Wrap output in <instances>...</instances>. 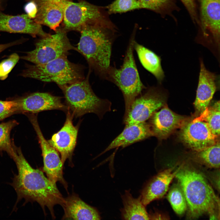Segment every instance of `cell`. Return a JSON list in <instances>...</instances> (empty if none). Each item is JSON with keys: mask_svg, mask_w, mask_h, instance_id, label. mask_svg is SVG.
I'll use <instances>...</instances> for the list:
<instances>
[{"mask_svg": "<svg viewBox=\"0 0 220 220\" xmlns=\"http://www.w3.org/2000/svg\"><path fill=\"white\" fill-rule=\"evenodd\" d=\"M10 156L15 162L18 171L12 184L18 198L37 202L44 212L47 207L54 219V207L61 205L64 199L56 183L50 181L41 170L32 168L19 148L14 146Z\"/></svg>", "mask_w": 220, "mask_h": 220, "instance_id": "cell-1", "label": "cell"}, {"mask_svg": "<svg viewBox=\"0 0 220 220\" xmlns=\"http://www.w3.org/2000/svg\"><path fill=\"white\" fill-rule=\"evenodd\" d=\"M175 178L185 197L188 218L207 214L211 219H219V199L203 174L184 163L178 167Z\"/></svg>", "mask_w": 220, "mask_h": 220, "instance_id": "cell-2", "label": "cell"}, {"mask_svg": "<svg viewBox=\"0 0 220 220\" xmlns=\"http://www.w3.org/2000/svg\"><path fill=\"white\" fill-rule=\"evenodd\" d=\"M79 32L77 51L101 78L107 80L115 38L112 28L109 23H97L85 26Z\"/></svg>", "mask_w": 220, "mask_h": 220, "instance_id": "cell-3", "label": "cell"}, {"mask_svg": "<svg viewBox=\"0 0 220 220\" xmlns=\"http://www.w3.org/2000/svg\"><path fill=\"white\" fill-rule=\"evenodd\" d=\"M64 95L66 105L73 117L94 113L100 118L110 110L111 103L98 97L86 79L71 84L59 86Z\"/></svg>", "mask_w": 220, "mask_h": 220, "instance_id": "cell-4", "label": "cell"}, {"mask_svg": "<svg viewBox=\"0 0 220 220\" xmlns=\"http://www.w3.org/2000/svg\"><path fill=\"white\" fill-rule=\"evenodd\" d=\"M134 36L130 40L122 65L119 68L111 66L107 80L115 84L121 91L127 113L135 98L146 89L141 82L134 56Z\"/></svg>", "mask_w": 220, "mask_h": 220, "instance_id": "cell-5", "label": "cell"}, {"mask_svg": "<svg viewBox=\"0 0 220 220\" xmlns=\"http://www.w3.org/2000/svg\"><path fill=\"white\" fill-rule=\"evenodd\" d=\"M23 75L44 82H54L59 86L71 84L84 78L83 68L70 62L67 57L32 66L24 72Z\"/></svg>", "mask_w": 220, "mask_h": 220, "instance_id": "cell-6", "label": "cell"}, {"mask_svg": "<svg viewBox=\"0 0 220 220\" xmlns=\"http://www.w3.org/2000/svg\"><path fill=\"white\" fill-rule=\"evenodd\" d=\"M63 29H57L55 34L42 37L35 44V48L21 57L36 65L44 64L61 57H67L69 51L77 48L72 46Z\"/></svg>", "mask_w": 220, "mask_h": 220, "instance_id": "cell-7", "label": "cell"}, {"mask_svg": "<svg viewBox=\"0 0 220 220\" xmlns=\"http://www.w3.org/2000/svg\"><path fill=\"white\" fill-rule=\"evenodd\" d=\"M63 20V29L66 32H80L87 25L108 22L100 7L85 1L65 0Z\"/></svg>", "mask_w": 220, "mask_h": 220, "instance_id": "cell-8", "label": "cell"}, {"mask_svg": "<svg viewBox=\"0 0 220 220\" xmlns=\"http://www.w3.org/2000/svg\"><path fill=\"white\" fill-rule=\"evenodd\" d=\"M166 105V98L159 87L146 88L135 99L124 115L125 125L146 122L159 109Z\"/></svg>", "mask_w": 220, "mask_h": 220, "instance_id": "cell-9", "label": "cell"}, {"mask_svg": "<svg viewBox=\"0 0 220 220\" xmlns=\"http://www.w3.org/2000/svg\"><path fill=\"white\" fill-rule=\"evenodd\" d=\"M29 117L36 133L41 148L43 162V170L48 178L52 182H59L67 190L68 184L63 176L62 163L58 152L47 141L41 130L36 115Z\"/></svg>", "mask_w": 220, "mask_h": 220, "instance_id": "cell-10", "label": "cell"}, {"mask_svg": "<svg viewBox=\"0 0 220 220\" xmlns=\"http://www.w3.org/2000/svg\"><path fill=\"white\" fill-rule=\"evenodd\" d=\"M200 15L198 25L205 41L219 47L220 0H197Z\"/></svg>", "mask_w": 220, "mask_h": 220, "instance_id": "cell-11", "label": "cell"}, {"mask_svg": "<svg viewBox=\"0 0 220 220\" xmlns=\"http://www.w3.org/2000/svg\"><path fill=\"white\" fill-rule=\"evenodd\" d=\"M179 137L188 148L197 152L215 144L218 137L214 135L205 122L195 119L181 128Z\"/></svg>", "mask_w": 220, "mask_h": 220, "instance_id": "cell-12", "label": "cell"}, {"mask_svg": "<svg viewBox=\"0 0 220 220\" xmlns=\"http://www.w3.org/2000/svg\"><path fill=\"white\" fill-rule=\"evenodd\" d=\"M65 123L62 128L47 141L59 153L63 164L67 159L71 160L76 145L79 125L74 126L73 116L68 110Z\"/></svg>", "mask_w": 220, "mask_h": 220, "instance_id": "cell-13", "label": "cell"}, {"mask_svg": "<svg viewBox=\"0 0 220 220\" xmlns=\"http://www.w3.org/2000/svg\"><path fill=\"white\" fill-rule=\"evenodd\" d=\"M150 118L149 124L153 136L160 139L166 138L186 122L185 117L173 112L166 104Z\"/></svg>", "mask_w": 220, "mask_h": 220, "instance_id": "cell-14", "label": "cell"}, {"mask_svg": "<svg viewBox=\"0 0 220 220\" xmlns=\"http://www.w3.org/2000/svg\"><path fill=\"white\" fill-rule=\"evenodd\" d=\"M16 101L17 111L35 113L55 109L66 112L68 110L66 105L61 102V97L48 93H35Z\"/></svg>", "mask_w": 220, "mask_h": 220, "instance_id": "cell-15", "label": "cell"}, {"mask_svg": "<svg viewBox=\"0 0 220 220\" xmlns=\"http://www.w3.org/2000/svg\"><path fill=\"white\" fill-rule=\"evenodd\" d=\"M200 69L196 96L193 103L196 110L200 114L207 108L219 86V78L215 74L206 68L202 61Z\"/></svg>", "mask_w": 220, "mask_h": 220, "instance_id": "cell-16", "label": "cell"}, {"mask_svg": "<svg viewBox=\"0 0 220 220\" xmlns=\"http://www.w3.org/2000/svg\"><path fill=\"white\" fill-rule=\"evenodd\" d=\"M35 4L37 12L33 19L56 31L63 19L65 0H27Z\"/></svg>", "mask_w": 220, "mask_h": 220, "instance_id": "cell-17", "label": "cell"}, {"mask_svg": "<svg viewBox=\"0 0 220 220\" xmlns=\"http://www.w3.org/2000/svg\"><path fill=\"white\" fill-rule=\"evenodd\" d=\"M0 31L27 34L42 37L49 34L28 14L13 16L0 13Z\"/></svg>", "mask_w": 220, "mask_h": 220, "instance_id": "cell-18", "label": "cell"}, {"mask_svg": "<svg viewBox=\"0 0 220 220\" xmlns=\"http://www.w3.org/2000/svg\"><path fill=\"white\" fill-rule=\"evenodd\" d=\"M175 167L165 169L151 179L143 189L140 195L141 201L145 207L151 202L163 198L167 192L169 186L175 178L178 168Z\"/></svg>", "mask_w": 220, "mask_h": 220, "instance_id": "cell-19", "label": "cell"}, {"mask_svg": "<svg viewBox=\"0 0 220 220\" xmlns=\"http://www.w3.org/2000/svg\"><path fill=\"white\" fill-rule=\"evenodd\" d=\"M153 136L149 124L146 122L125 125L123 131L109 144L105 153L119 147L124 148Z\"/></svg>", "mask_w": 220, "mask_h": 220, "instance_id": "cell-20", "label": "cell"}, {"mask_svg": "<svg viewBox=\"0 0 220 220\" xmlns=\"http://www.w3.org/2000/svg\"><path fill=\"white\" fill-rule=\"evenodd\" d=\"M64 214L63 219L100 220L101 217L97 210L73 194L64 198L61 205Z\"/></svg>", "mask_w": 220, "mask_h": 220, "instance_id": "cell-21", "label": "cell"}, {"mask_svg": "<svg viewBox=\"0 0 220 220\" xmlns=\"http://www.w3.org/2000/svg\"><path fill=\"white\" fill-rule=\"evenodd\" d=\"M134 47L142 66L155 77L159 82L161 83L165 75L161 65L160 57L152 50L135 41Z\"/></svg>", "mask_w": 220, "mask_h": 220, "instance_id": "cell-22", "label": "cell"}, {"mask_svg": "<svg viewBox=\"0 0 220 220\" xmlns=\"http://www.w3.org/2000/svg\"><path fill=\"white\" fill-rule=\"evenodd\" d=\"M123 205L121 210L122 218L125 220H149V215L143 204L141 196L134 198L129 190L122 197Z\"/></svg>", "mask_w": 220, "mask_h": 220, "instance_id": "cell-23", "label": "cell"}, {"mask_svg": "<svg viewBox=\"0 0 220 220\" xmlns=\"http://www.w3.org/2000/svg\"><path fill=\"white\" fill-rule=\"evenodd\" d=\"M193 160L210 168H218L220 167V142L200 151L196 152Z\"/></svg>", "mask_w": 220, "mask_h": 220, "instance_id": "cell-24", "label": "cell"}, {"mask_svg": "<svg viewBox=\"0 0 220 220\" xmlns=\"http://www.w3.org/2000/svg\"><path fill=\"white\" fill-rule=\"evenodd\" d=\"M195 119L204 121L209 126L211 132L215 136L219 138L220 135V101L206 108L199 116Z\"/></svg>", "mask_w": 220, "mask_h": 220, "instance_id": "cell-25", "label": "cell"}, {"mask_svg": "<svg viewBox=\"0 0 220 220\" xmlns=\"http://www.w3.org/2000/svg\"><path fill=\"white\" fill-rule=\"evenodd\" d=\"M167 198L174 212L179 215L187 210L186 200L182 189L178 184L173 185L169 190Z\"/></svg>", "mask_w": 220, "mask_h": 220, "instance_id": "cell-26", "label": "cell"}, {"mask_svg": "<svg viewBox=\"0 0 220 220\" xmlns=\"http://www.w3.org/2000/svg\"><path fill=\"white\" fill-rule=\"evenodd\" d=\"M141 8L151 10L163 15H171L177 7L175 0H140Z\"/></svg>", "mask_w": 220, "mask_h": 220, "instance_id": "cell-27", "label": "cell"}, {"mask_svg": "<svg viewBox=\"0 0 220 220\" xmlns=\"http://www.w3.org/2000/svg\"><path fill=\"white\" fill-rule=\"evenodd\" d=\"M17 124L15 120L0 124V150L6 152L9 155L13 149V145L10 139V133L12 128Z\"/></svg>", "mask_w": 220, "mask_h": 220, "instance_id": "cell-28", "label": "cell"}, {"mask_svg": "<svg viewBox=\"0 0 220 220\" xmlns=\"http://www.w3.org/2000/svg\"><path fill=\"white\" fill-rule=\"evenodd\" d=\"M107 8L109 14L126 12L141 8L140 0H116Z\"/></svg>", "mask_w": 220, "mask_h": 220, "instance_id": "cell-29", "label": "cell"}, {"mask_svg": "<svg viewBox=\"0 0 220 220\" xmlns=\"http://www.w3.org/2000/svg\"><path fill=\"white\" fill-rule=\"evenodd\" d=\"M19 59L18 55L15 53L0 62V80H4L7 78L9 73L17 62Z\"/></svg>", "mask_w": 220, "mask_h": 220, "instance_id": "cell-30", "label": "cell"}, {"mask_svg": "<svg viewBox=\"0 0 220 220\" xmlns=\"http://www.w3.org/2000/svg\"><path fill=\"white\" fill-rule=\"evenodd\" d=\"M17 111L16 100L0 101V121Z\"/></svg>", "mask_w": 220, "mask_h": 220, "instance_id": "cell-31", "label": "cell"}, {"mask_svg": "<svg viewBox=\"0 0 220 220\" xmlns=\"http://www.w3.org/2000/svg\"><path fill=\"white\" fill-rule=\"evenodd\" d=\"M189 12L193 22L198 23L196 0H180Z\"/></svg>", "mask_w": 220, "mask_h": 220, "instance_id": "cell-32", "label": "cell"}, {"mask_svg": "<svg viewBox=\"0 0 220 220\" xmlns=\"http://www.w3.org/2000/svg\"><path fill=\"white\" fill-rule=\"evenodd\" d=\"M15 42H14L6 44H0V53L6 49L15 45Z\"/></svg>", "mask_w": 220, "mask_h": 220, "instance_id": "cell-33", "label": "cell"}, {"mask_svg": "<svg viewBox=\"0 0 220 220\" xmlns=\"http://www.w3.org/2000/svg\"><path fill=\"white\" fill-rule=\"evenodd\" d=\"M67 0V1H70V0Z\"/></svg>", "mask_w": 220, "mask_h": 220, "instance_id": "cell-34", "label": "cell"}]
</instances>
